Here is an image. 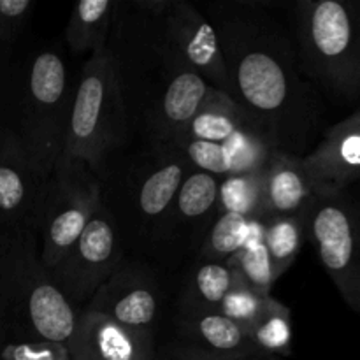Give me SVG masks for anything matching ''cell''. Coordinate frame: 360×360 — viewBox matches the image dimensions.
I'll use <instances>...</instances> for the list:
<instances>
[{
    "mask_svg": "<svg viewBox=\"0 0 360 360\" xmlns=\"http://www.w3.org/2000/svg\"><path fill=\"white\" fill-rule=\"evenodd\" d=\"M77 315L42 266L37 232L0 225V316L6 341L67 345Z\"/></svg>",
    "mask_w": 360,
    "mask_h": 360,
    "instance_id": "obj_2",
    "label": "cell"
},
{
    "mask_svg": "<svg viewBox=\"0 0 360 360\" xmlns=\"http://www.w3.org/2000/svg\"><path fill=\"white\" fill-rule=\"evenodd\" d=\"M238 283L227 262L199 260L185 287L181 306L195 309H218L220 302Z\"/></svg>",
    "mask_w": 360,
    "mask_h": 360,
    "instance_id": "obj_23",
    "label": "cell"
},
{
    "mask_svg": "<svg viewBox=\"0 0 360 360\" xmlns=\"http://www.w3.org/2000/svg\"><path fill=\"white\" fill-rule=\"evenodd\" d=\"M266 218L302 217L315 195L304 155L274 150L264 169Z\"/></svg>",
    "mask_w": 360,
    "mask_h": 360,
    "instance_id": "obj_16",
    "label": "cell"
},
{
    "mask_svg": "<svg viewBox=\"0 0 360 360\" xmlns=\"http://www.w3.org/2000/svg\"><path fill=\"white\" fill-rule=\"evenodd\" d=\"M101 204V185L88 167L58 160L48 179L39 238L41 262L51 271L77 241Z\"/></svg>",
    "mask_w": 360,
    "mask_h": 360,
    "instance_id": "obj_7",
    "label": "cell"
},
{
    "mask_svg": "<svg viewBox=\"0 0 360 360\" xmlns=\"http://www.w3.org/2000/svg\"><path fill=\"white\" fill-rule=\"evenodd\" d=\"M70 98L67 69L55 51H41L28 63L20 98V127L14 130L39 172L51 178L65 146Z\"/></svg>",
    "mask_w": 360,
    "mask_h": 360,
    "instance_id": "obj_5",
    "label": "cell"
},
{
    "mask_svg": "<svg viewBox=\"0 0 360 360\" xmlns=\"http://www.w3.org/2000/svg\"><path fill=\"white\" fill-rule=\"evenodd\" d=\"M220 178L190 169L160 225L199 227L214 218Z\"/></svg>",
    "mask_w": 360,
    "mask_h": 360,
    "instance_id": "obj_20",
    "label": "cell"
},
{
    "mask_svg": "<svg viewBox=\"0 0 360 360\" xmlns=\"http://www.w3.org/2000/svg\"><path fill=\"white\" fill-rule=\"evenodd\" d=\"M2 343H6V329H4L2 316H0V345Z\"/></svg>",
    "mask_w": 360,
    "mask_h": 360,
    "instance_id": "obj_33",
    "label": "cell"
},
{
    "mask_svg": "<svg viewBox=\"0 0 360 360\" xmlns=\"http://www.w3.org/2000/svg\"><path fill=\"white\" fill-rule=\"evenodd\" d=\"M271 301H273L271 294H264V292L246 287V285L238 281L229 290L224 301L220 302L217 311H220L221 315H225L232 322L239 323V326L248 330L260 319V315L266 311Z\"/></svg>",
    "mask_w": 360,
    "mask_h": 360,
    "instance_id": "obj_28",
    "label": "cell"
},
{
    "mask_svg": "<svg viewBox=\"0 0 360 360\" xmlns=\"http://www.w3.org/2000/svg\"><path fill=\"white\" fill-rule=\"evenodd\" d=\"M70 360H155L153 333L127 327L84 308L65 345Z\"/></svg>",
    "mask_w": 360,
    "mask_h": 360,
    "instance_id": "obj_11",
    "label": "cell"
},
{
    "mask_svg": "<svg viewBox=\"0 0 360 360\" xmlns=\"http://www.w3.org/2000/svg\"><path fill=\"white\" fill-rule=\"evenodd\" d=\"M253 127L260 129L259 123L231 95L224 94L217 88H211L210 95L192 118V122L186 125L181 136L176 137L172 143L176 141H206V143L221 144L234 137L236 134L246 129H253Z\"/></svg>",
    "mask_w": 360,
    "mask_h": 360,
    "instance_id": "obj_19",
    "label": "cell"
},
{
    "mask_svg": "<svg viewBox=\"0 0 360 360\" xmlns=\"http://www.w3.org/2000/svg\"><path fill=\"white\" fill-rule=\"evenodd\" d=\"M34 2L32 0H0V42H11L23 27Z\"/></svg>",
    "mask_w": 360,
    "mask_h": 360,
    "instance_id": "obj_30",
    "label": "cell"
},
{
    "mask_svg": "<svg viewBox=\"0 0 360 360\" xmlns=\"http://www.w3.org/2000/svg\"><path fill=\"white\" fill-rule=\"evenodd\" d=\"M123 98L116 60L109 46L91 55L70 101L65 146L60 160L101 174L108 151L118 141Z\"/></svg>",
    "mask_w": 360,
    "mask_h": 360,
    "instance_id": "obj_4",
    "label": "cell"
},
{
    "mask_svg": "<svg viewBox=\"0 0 360 360\" xmlns=\"http://www.w3.org/2000/svg\"><path fill=\"white\" fill-rule=\"evenodd\" d=\"M116 7L118 4L112 0H81L76 4L65 30L70 51L76 55L91 51L95 55L108 48L105 42Z\"/></svg>",
    "mask_w": 360,
    "mask_h": 360,
    "instance_id": "obj_21",
    "label": "cell"
},
{
    "mask_svg": "<svg viewBox=\"0 0 360 360\" xmlns=\"http://www.w3.org/2000/svg\"><path fill=\"white\" fill-rule=\"evenodd\" d=\"M0 360H70L69 348L53 341H6Z\"/></svg>",
    "mask_w": 360,
    "mask_h": 360,
    "instance_id": "obj_29",
    "label": "cell"
},
{
    "mask_svg": "<svg viewBox=\"0 0 360 360\" xmlns=\"http://www.w3.org/2000/svg\"><path fill=\"white\" fill-rule=\"evenodd\" d=\"M248 334L259 355L276 359L281 355L287 357L290 355L294 340L290 309L273 299L260 319L250 327Z\"/></svg>",
    "mask_w": 360,
    "mask_h": 360,
    "instance_id": "obj_27",
    "label": "cell"
},
{
    "mask_svg": "<svg viewBox=\"0 0 360 360\" xmlns=\"http://www.w3.org/2000/svg\"><path fill=\"white\" fill-rule=\"evenodd\" d=\"M167 146L178 150L192 169L220 179L264 171L273 151L278 150L273 141L255 127L236 134L221 144L206 141H176Z\"/></svg>",
    "mask_w": 360,
    "mask_h": 360,
    "instance_id": "obj_12",
    "label": "cell"
},
{
    "mask_svg": "<svg viewBox=\"0 0 360 360\" xmlns=\"http://www.w3.org/2000/svg\"><path fill=\"white\" fill-rule=\"evenodd\" d=\"M238 213L248 218H266L264 171L227 176L220 179L214 217Z\"/></svg>",
    "mask_w": 360,
    "mask_h": 360,
    "instance_id": "obj_24",
    "label": "cell"
},
{
    "mask_svg": "<svg viewBox=\"0 0 360 360\" xmlns=\"http://www.w3.org/2000/svg\"><path fill=\"white\" fill-rule=\"evenodd\" d=\"M304 229L343 301L360 316V200L348 188H315Z\"/></svg>",
    "mask_w": 360,
    "mask_h": 360,
    "instance_id": "obj_6",
    "label": "cell"
},
{
    "mask_svg": "<svg viewBox=\"0 0 360 360\" xmlns=\"http://www.w3.org/2000/svg\"><path fill=\"white\" fill-rule=\"evenodd\" d=\"M136 6L157 18L160 27L157 49L164 58L193 70L204 77L210 86L231 95V81L217 30L192 4L148 0L137 2Z\"/></svg>",
    "mask_w": 360,
    "mask_h": 360,
    "instance_id": "obj_8",
    "label": "cell"
},
{
    "mask_svg": "<svg viewBox=\"0 0 360 360\" xmlns=\"http://www.w3.org/2000/svg\"><path fill=\"white\" fill-rule=\"evenodd\" d=\"M255 218L238 213L217 214L207 227V234L199 250V260L227 262L248 241Z\"/></svg>",
    "mask_w": 360,
    "mask_h": 360,
    "instance_id": "obj_26",
    "label": "cell"
},
{
    "mask_svg": "<svg viewBox=\"0 0 360 360\" xmlns=\"http://www.w3.org/2000/svg\"><path fill=\"white\" fill-rule=\"evenodd\" d=\"M217 35L231 97L278 150L301 155L322 120L319 95L301 79L299 60L280 25L250 4L221 7Z\"/></svg>",
    "mask_w": 360,
    "mask_h": 360,
    "instance_id": "obj_1",
    "label": "cell"
},
{
    "mask_svg": "<svg viewBox=\"0 0 360 360\" xmlns=\"http://www.w3.org/2000/svg\"><path fill=\"white\" fill-rule=\"evenodd\" d=\"M264 221L266 218H255L248 241L234 257L227 260V266L234 271L239 283L250 288L269 294L274 281H278L271 266L269 255L264 246Z\"/></svg>",
    "mask_w": 360,
    "mask_h": 360,
    "instance_id": "obj_22",
    "label": "cell"
},
{
    "mask_svg": "<svg viewBox=\"0 0 360 360\" xmlns=\"http://www.w3.org/2000/svg\"><path fill=\"white\" fill-rule=\"evenodd\" d=\"M0 44H2V42H0Z\"/></svg>",
    "mask_w": 360,
    "mask_h": 360,
    "instance_id": "obj_34",
    "label": "cell"
},
{
    "mask_svg": "<svg viewBox=\"0 0 360 360\" xmlns=\"http://www.w3.org/2000/svg\"><path fill=\"white\" fill-rule=\"evenodd\" d=\"M179 336L185 347L218 359L259 355L245 327L232 322L217 309L183 308L178 319Z\"/></svg>",
    "mask_w": 360,
    "mask_h": 360,
    "instance_id": "obj_15",
    "label": "cell"
},
{
    "mask_svg": "<svg viewBox=\"0 0 360 360\" xmlns=\"http://www.w3.org/2000/svg\"><path fill=\"white\" fill-rule=\"evenodd\" d=\"M48 179L32 164L14 130L0 127V225L39 234Z\"/></svg>",
    "mask_w": 360,
    "mask_h": 360,
    "instance_id": "obj_10",
    "label": "cell"
},
{
    "mask_svg": "<svg viewBox=\"0 0 360 360\" xmlns=\"http://www.w3.org/2000/svg\"><path fill=\"white\" fill-rule=\"evenodd\" d=\"M86 309L102 313L127 327L153 333L158 313L155 281L137 267H123L102 285Z\"/></svg>",
    "mask_w": 360,
    "mask_h": 360,
    "instance_id": "obj_13",
    "label": "cell"
},
{
    "mask_svg": "<svg viewBox=\"0 0 360 360\" xmlns=\"http://www.w3.org/2000/svg\"><path fill=\"white\" fill-rule=\"evenodd\" d=\"M306 239L302 217H269L264 221V246L274 274L280 278L297 259Z\"/></svg>",
    "mask_w": 360,
    "mask_h": 360,
    "instance_id": "obj_25",
    "label": "cell"
},
{
    "mask_svg": "<svg viewBox=\"0 0 360 360\" xmlns=\"http://www.w3.org/2000/svg\"><path fill=\"white\" fill-rule=\"evenodd\" d=\"M299 65L330 97L360 98V0H299Z\"/></svg>",
    "mask_w": 360,
    "mask_h": 360,
    "instance_id": "obj_3",
    "label": "cell"
},
{
    "mask_svg": "<svg viewBox=\"0 0 360 360\" xmlns=\"http://www.w3.org/2000/svg\"><path fill=\"white\" fill-rule=\"evenodd\" d=\"M221 360H280L276 357H267V355H246V357L239 359H221Z\"/></svg>",
    "mask_w": 360,
    "mask_h": 360,
    "instance_id": "obj_32",
    "label": "cell"
},
{
    "mask_svg": "<svg viewBox=\"0 0 360 360\" xmlns=\"http://www.w3.org/2000/svg\"><path fill=\"white\" fill-rule=\"evenodd\" d=\"M190 169L186 158L165 144V153L160 157V162L144 174L134 193L136 213L148 225L162 224Z\"/></svg>",
    "mask_w": 360,
    "mask_h": 360,
    "instance_id": "obj_18",
    "label": "cell"
},
{
    "mask_svg": "<svg viewBox=\"0 0 360 360\" xmlns=\"http://www.w3.org/2000/svg\"><path fill=\"white\" fill-rule=\"evenodd\" d=\"M304 164L315 188L345 190L360 179V108L326 132Z\"/></svg>",
    "mask_w": 360,
    "mask_h": 360,
    "instance_id": "obj_14",
    "label": "cell"
},
{
    "mask_svg": "<svg viewBox=\"0 0 360 360\" xmlns=\"http://www.w3.org/2000/svg\"><path fill=\"white\" fill-rule=\"evenodd\" d=\"M160 360H221L218 357H211V355L202 354V352H197L193 348L185 347V345H179V347H172L169 350H165L164 357Z\"/></svg>",
    "mask_w": 360,
    "mask_h": 360,
    "instance_id": "obj_31",
    "label": "cell"
},
{
    "mask_svg": "<svg viewBox=\"0 0 360 360\" xmlns=\"http://www.w3.org/2000/svg\"><path fill=\"white\" fill-rule=\"evenodd\" d=\"M122 243L115 217L102 204L62 260L49 271L74 309L94 299L122 262Z\"/></svg>",
    "mask_w": 360,
    "mask_h": 360,
    "instance_id": "obj_9",
    "label": "cell"
},
{
    "mask_svg": "<svg viewBox=\"0 0 360 360\" xmlns=\"http://www.w3.org/2000/svg\"><path fill=\"white\" fill-rule=\"evenodd\" d=\"M172 65L174 72L165 84L157 115L158 141L164 144L172 143L181 136L213 88L193 70L176 62H172Z\"/></svg>",
    "mask_w": 360,
    "mask_h": 360,
    "instance_id": "obj_17",
    "label": "cell"
}]
</instances>
